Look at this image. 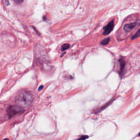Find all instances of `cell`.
<instances>
[{"label":"cell","mask_w":140,"mask_h":140,"mask_svg":"<svg viewBox=\"0 0 140 140\" xmlns=\"http://www.w3.org/2000/svg\"><path fill=\"white\" fill-rule=\"evenodd\" d=\"M33 100L32 95L27 91H21L16 98L17 104L22 108L29 107L32 103Z\"/></svg>","instance_id":"cell-1"},{"label":"cell","mask_w":140,"mask_h":140,"mask_svg":"<svg viewBox=\"0 0 140 140\" xmlns=\"http://www.w3.org/2000/svg\"><path fill=\"white\" fill-rule=\"evenodd\" d=\"M24 111L23 108L21 107L20 106L18 105H15V106H11L8 108L7 110V114L9 118L12 117L15 114L18 113H21Z\"/></svg>","instance_id":"cell-2"},{"label":"cell","mask_w":140,"mask_h":140,"mask_svg":"<svg viewBox=\"0 0 140 140\" xmlns=\"http://www.w3.org/2000/svg\"><path fill=\"white\" fill-rule=\"evenodd\" d=\"M114 28V20H112L103 28V35H108L112 32Z\"/></svg>","instance_id":"cell-3"},{"label":"cell","mask_w":140,"mask_h":140,"mask_svg":"<svg viewBox=\"0 0 140 140\" xmlns=\"http://www.w3.org/2000/svg\"><path fill=\"white\" fill-rule=\"evenodd\" d=\"M136 25V23H133L126 24L124 27V30L126 32H130L135 28Z\"/></svg>","instance_id":"cell-4"},{"label":"cell","mask_w":140,"mask_h":140,"mask_svg":"<svg viewBox=\"0 0 140 140\" xmlns=\"http://www.w3.org/2000/svg\"><path fill=\"white\" fill-rule=\"evenodd\" d=\"M119 63H120V66H121V68H120V74L122 73V72L123 71L124 67H125V62L124 61V59H121L119 60Z\"/></svg>","instance_id":"cell-5"},{"label":"cell","mask_w":140,"mask_h":140,"mask_svg":"<svg viewBox=\"0 0 140 140\" xmlns=\"http://www.w3.org/2000/svg\"><path fill=\"white\" fill-rule=\"evenodd\" d=\"M110 37H108V38H106L105 39H104L103 40H102L101 42V44L103 45V46H105V45H107L108 44V43L110 42Z\"/></svg>","instance_id":"cell-6"},{"label":"cell","mask_w":140,"mask_h":140,"mask_svg":"<svg viewBox=\"0 0 140 140\" xmlns=\"http://www.w3.org/2000/svg\"><path fill=\"white\" fill-rule=\"evenodd\" d=\"M70 44H67V43L63 44L61 47V50L62 51L66 50H67V49H68L69 48H70Z\"/></svg>","instance_id":"cell-7"},{"label":"cell","mask_w":140,"mask_h":140,"mask_svg":"<svg viewBox=\"0 0 140 140\" xmlns=\"http://www.w3.org/2000/svg\"><path fill=\"white\" fill-rule=\"evenodd\" d=\"M140 30H138L136 33H135V34L134 35L133 37H132V39L138 38V37H140Z\"/></svg>","instance_id":"cell-8"},{"label":"cell","mask_w":140,"mask_h":140,"mask_svg":"<svg viewBox=\"0 0 140 140\" xmlns=\"http://www.w3.org/2000/svg\"><path fill=\"white\" fill-rule=\"evenodd\" d=\"M14 1L15 3H16L17 4H20L21 3L24 1V0H13Z\"/></svg>","instance_id":"cell-9"},{"label":"cell","mask_w":140,"mask_h":140,"mask_svg":"<svg viewBox=\"0 0 140 140\" xmlns=\"http://www.w3.org/2000/svg\"><path fill=\"white\" fill-rule=\"evenodd\" d=\"M87 138H88V136H83L79 138V140H85V139H87Z\"/></svg>","instance_id":"cell-10"},{"label":"cell","mask_w":140,"mask_h":140,"mask_svg":"<svg viewBox=\"0 0 140 140\" xmlns=\"http://www.w3.org/2000/svg\"><path fill=\"white\" fill-rule=\"evenodd\" d=\"M43 85H41V86H40V87H39V88L38 89V90H39V91H40V90H42V89H43Z\"/></svg>","instance_id":"cell-11"},{"label":"cell","mask_w":140,"mask_h":140,"mask_svg":"<svg viewBox=\"0 0 140 140\" xmlns=\"http://www.w3.org/2000/svg\"><path fill=\"white\" fill-rule=\"evenodd\" d=\"M6 5L7 6L9 5V1H8V0H7V1H6Z\"/></svg>","instance_id":"cell-12"}]
</instances>
